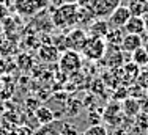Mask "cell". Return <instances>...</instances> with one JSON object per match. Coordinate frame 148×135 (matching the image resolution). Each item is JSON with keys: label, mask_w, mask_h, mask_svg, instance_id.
I'll use <instances>...</instances> for the list:
<instances>
[{"label": "cell", "mask_w": 148, "mask_h": 135, "mask_svg": "<svg viewBox=\"0 0 148 135\" xmlns=\"http://www.w3.org/2000/svg\"><path fill=\"white\" fill-rule=\"evenodd\" d=\"M35 119H36L41 126H43V124H49L55 119V113L49 107H46V105H40V107L35 108Z\"/></svg>", "instance_id": "13"}, {"label": "cell", "mask_w": 148, "mask_h": 135, "mask_svg": "<svg viewBox=\"0 0 148 135\" xmlns=\"http://www.w3.org/2000/svg\"><path fill=\"white\" fill-rule=\"evenodd\" d=\"M115 99H128V90L126 88H118V91L114 96Z\"/></svg>", "instance_id": "26"}, {"label": "cell", "mask_w": 148, "mask_h": 135, "mask_svg": "<svg viewBox=\"0 0 148 135\" xmlns=\"http://www.w3.org/2000/svg\"><path fill=\"white\" fill-rule=\"evenodd\" d=\"M120 71H121V77H120L121 85H129V83H132V82L137 79V76L140 74V68L137 66V65H134L132 61L125 63V65H123V68H120Z\"/></svg>", "instance_id": "9"}, {"label": "cell", "mask_w": 148, "mask_h": 135, "mask_svg": "<svg viewBox=\"0 0 148 135\" xmlns=\"http://www.w3.org/2000/svg\"><path fill=\"white\" fill-rule=\"evenodd\" d=\"M136 82H137V87H140L142 90H148V71H140Z\"/></svg>", "instance_id": "21"}, {"label": "cell", "mask_w": 148, "mask_h": 135, "mask_svg": "<svg viewBox=\"0 0 148 135\" xmlns=\"http://www.w3.org/2000/svg\"><path fill=\"white\" fill-rule=\"evenodd\" d=\"M131 19V11L126 5H120L115 11H112V14L109 16L107 22L110 28H123L126 25V22Z\"/></svg>", "instance_id": "5"}, {"label": "cell", "mask_w": 148, "mask_h": 135, "mask_svg": "<svg viewBox=\"0 0 148 135\" xmlns=\"http://www.w3.org/2000/svg\"><path fill=\"white\" fill-rule=\"evenodd\" d=\"M33 3L36 6V10H44L49 5V0H33Z\"/></svg>", "instance_id": "27"}, {"label": "cell", "mask_w": 148, "mask_h": 135, "mask_svg": "<svg viewBox=\"0 0 148 135\" xmlns=\"http://www.w3.org/2000/svg\"><path fill=\"white\" fill-rule=\"evenodd\" d=\"M131 61L134 65H137L139 68L147 66L148 65V50L145 47H140V49H137V50H134L131 54Z\"/></svg>", "instance_id": "17"}, {"label": "cell", "mask_w": 148, "mask_h": 135, "mask_svg": "<svg viewBox=\"0 0 148 135\" xmlns=\"http://www.w3.org/2000/svg\"><path fill=\"white\" fill-rule=\"evenodd\" d=\"M88 35L82 30V28H73L68 35H65L66 41V50H76L80 54V49L84 47Z\"/></svg>", "instance_id": "4"}, {"label": "cell", "mask_w": 148, "mask_h": 135, "mask_svg": "<svg viewBox=\"0 0 148 135\" xmlns=\"http://www.w3.org/2000/svg\"><path fill=\"white\" fill-rule=\"evenodd\" d=\"M2 88H3V80H2V77H0V91H2Z\"/></svg>", "instance_id": "31"}, {"label": "cell", "mask_w": 148, "mask_h": 135, "mask_svg": "<svg viewBox=\"0 0 148 135\" xmlns=\"http://www.w3.org/2000/svg\"><path fill=\"white\" fill-rule=\"evenodd\" d=\"M123 30L126 31L128 35H140L145 33V19L140 16H131V19L126 22V25L123 27Z\"/></svg>", "instance_id": "10"}, {"label": "cell", "mask_w": 148, "mask_h": 135, "mask_svg": "<svg viewBox=\"0 0 148 135\" xmlns=\"http://www.w3.org/2000/svg\"><path fill=\"white\" fill-rule=\"evenodd\" d=\"M38 58L43 63H58L60 50L52 44V42L41 44L40 47H38Z\"/></svg>", "instance_id": "6"}, {"label": "cell", "mask_w": 148, "mask_h": 135, "mask_svg": "<svg viewBox=\"0 0 148 135\" xmlns=\"http://www.w3.org/2000/svg\"><path fill=\"white\" fill-rule=\"evenodd\" d=\"M62 135H79V132L76 130V127H69L66 123H63V129H62Z\"/></svg>", "instance_id": "24"}, {"label": "cell", "mask_w": 148, "mask_h": 135, "mask_svg": "<svg viewBox=\"0 0 148 135\" xmlns=\"http://www.w3.org/2000/svg\"><path fill=\"white\" fill-rule=\"evenodd\" d=\"M14 10L17 11V14L21 16L30 17L38 11L36 6H35L33 0H14Z\"/></svg>", "instance_id": "12"}, {"label": "cell", "mask_w": 148, "mask_h": 135, "mask_svg": "<svg viewBox=\"0 0 148 135\" xmlns=\"http://www.w3.org/2000/svg\"><path fill=\"white\" fill-rule=\"evenodd\" d=\"M17 65H19L21 69L27 71V69H30V68L33 66V60L30 58V55H27V54H21V55H19V58H17Z\"/></svg>", "instance_id": "20"}, {"label": "cell", "mask_w": 148, "mask_h": 135, "mask_svg": "<svg viewBox=\"0 0 148 135\" xmlns=\"http://www.w3.org/2000/svg\"><path fill=\"white\" fill-rule=\"evenodd\" d=\"M60 135H62V134H60Z\"/></svg>", "instance_id": "35"}, {"label": "cell", "mask_w": 148, "mask_h": 135, "mask_svg": "<svg viewBox=\"0 0 148 135\" xmlns=\"http://www.w3.org/2000/svg\"><path fill=\"white\" fill-rule=\"evenodd\" d=\"M2 33H3V28H2V25H0V36H2Z\"/></svg>", "instance_id": "32"}, {"label": "cell", "mask_w": 148, "mask_h": 135, "mask_svg": "<svg viewBox=\"0 0 148 135\" xmlns=\"http://www.w3.org/2000/svg\"><path fill=\"white\" fill-rule=\"evenodd\" d=\"M104 3L107 5L109 11H110V14H112V11H115V10L121 5V0H104Z\"/></svg>", "instance_id": "23"}, {"label": "cell", "mask_w": 148, "mask_h": 135, "mask_svg": "<svg viewBox=\"0 0 148 135\" xmlns=\"http://www.w3.org/2000/svg\"><path fill=\"white\" fill-rule=\"evenodd\" d=\"M16 134L17 135H35L33 132V129H32L30 126H19V127H16Z\"/></svg>", "instance_id": "22"}, {"label": "cell", "mask_w": 148, "mask_h": 135, "mask_svg": "<svg viewBox=\"0 0 148 135\" xmlns=\"http://www.w3.org/2000/svg\"><path fill=\"white\" fill-rule=\"evenodd\" d=\"M145 132H147V134H148V127H147V130H145Z\"/></svg>", "instance_id": "33"}, {"label": "cell", "mask_w": 148, "mask_h": 135, "mask_svg": "<svg viewBox=\"0 0 148 135\" xmlns=\"http://www.w3.org/2000/svg\"><path fill=\"white\" fill-rule=\"evenodd\" d=\"M58 68L60 72L63 74H74L79 72L80 68H82V58L80 54L76 50H65L60 54L58 58Z\"/></svg>", "instance_id": "3"}, {"label": "cell", "mask_w": 148, "mask_h": 135, "mask_svg": "<svg viewBox=\"0 0 148 135\" xmlns=\"http://www.w3.org/2000/svg\"><path fill=\"white\" fill-rule=\"evenodd\" d=\"M84 135H109V130L101 124H95V126H90L84 132Z\"/></svg>", "instance_id": "19"}, {"label": "cell", "mask_w": 148, "mask_h": 135, "mask_svg": "<svg viewBox=\"0 0 148 135\" xmlns=\"http://www.w3.org/2000/svg\"><path fill=\"white\" fill-rule=\"evenodd\" d=\"M106 58H107V66L112 69H120L125 61H123V54L120 47H114V46H107V50H106Z\"/></svg>", "instance_id": "8"}, {"label": "cell", "mask_w": 148, "mask_h": 135, "mask_svg": "<svg viewBox=\"0 0 148 135\" xmlns=\"http://www.w3.org/2000/svg\"><path fill=\"white\" fill-rule=\"evenodd\" d=\"M106 50H107V42L101 38H91L88 36L84 44V47L80 49V54L85 58L91 60V61H98V60L104 58Z\"/></svg>", "instance_id": "2"}, {"label": "cell", "mask_w": 148, "mask_h": 135, "mask_svg": "<svg viewBox=\"0 0 148 135\" xmlns=\"http://www.w3.org/2000/svg\"><path fill=\"white\" fill-rule=\"evenodd\" d=\"M77 3H63V5L57 6L52 13V22L58 28H68L77 24Z\"/></svg>", "instance_id": "1"}, {"label": "cell", "mask_w": 148, "mask_h": 135, "mask_svg": "<svg viewBox=\"0 0 148 135\" xmlns=\"http://www.w3.org/2000/svg\"><path fill=\"white\" fill-rule=\"evenodd\" d=\"M63 129V121H57L54 119L49 124H43L40 129L35 132V135H60Z\"/></svg>", "instance_id": "14"}, {"label": "cell", "mask_w": 148, "mask_h": 135, "mask_svg": "<svg viewBox=\"0 0 148 135\" xmlns=\"http://www.w3.org/2000/svg\"><path fill=\"white\" fill-rule=\"evenodd\" d=\"M128 8H129V11H131V16H140L142 17V14L145 13V5L140 3L139 0H131Z\"/></svg>", "instance_id": "18"}, {"label": "cell", "mask_w": 148, "mask_h": 135, "mask_svg": "<svg viewBox=\"0 0 148 135\" xmlns=\"http://www.w3.org/2000/svg\"><path fill=\"white\" fill-rule=\"evenodd\" d=\"M125 38V30L123 28H110L107 33V36L104 38V41L107 42V46H114V47H120Z\"/></svg>", "instance_id": "15"}, {"label": "cell", "mask_w": 148, "mask_h": 135, "mask_svg": "<svg viewBox=\"0 0 148 135\" xmlns=\"http://www.w3.org/2000/svg\"><path fill=\"white\" fill-rule=\"evenodd\" d=\"M109 30H110V25H109L107 19H93V22L88 25V36L104 40Z\"/></svg>", "instance_id": "7"}, {"label": "cell", "mask_w": 148, "mask_h": 135, "mask_svg": "<svg viewBox=\"0 0 148 135\" xmlns=\"http://www.w3.org/2000/svg\"><path fill=\"white\" fill-rule=\"evenodd\" d=\"M140 47H142V36L140 35H128V33L125 35L123 42L120 46V49L126 54H132L134 50H137Z\"/></svg>", "instance_id": "11"}, {"label": "cell", "mask_w": 148, "mask_h": 135, "mask_svg": "<svg viewBox=\"0 0 148 135\" xmlns=\"http://www.w3.org/2000/svg\"><path fill=\"white\" fill-rule=\"evenodd\" d=\"M91 2L93 0H77V6H80V8H88L91 5Z\"/></svg>", "instance_id": "28"}, {"label": "cell", "mask_w": 148, "mask_h": 135, "mask_svg": "<svg viewBox=\"0 0 148 135\" xmlns=\"http://www.w3.org/2000/svg\"><path fill=\"white\" fill-rule=\"evenodd\" d=\"M62 3H77V0H62Z\"/></svg>", "instance_id": "30"}, {"label": "cell", "mask_w": 148, "mask_h": 135, "mask_svg": "<svg viewBox=\"0 0 148 135\" xmlns=\"http://www.w3.org/2000/svg\"><path fill=\"white\" fill-rule=\"evenodd\" d=\"M8 14H10L8 6H6L5 3H0V24H2L6 17H8Z\"/></svg>", "instance_id": "25"}, {"label": "cell", "mask_w": 148, "mask_h": 135, "mask_svg": "<svg viewBox=\"0 0 148 135\" xmlns=\"http://www.w3.org/2000/svg\"><path fill=\"white\" fill-rule=\"evenodd\" d=\"M145 68H147V71H148V65H147V66H145Z\"/></svg>", "instance_id": "34"}, {"label": "cell", "mask_w": 148, "mask_h": 135, "mask_svg": "<svg viewBox=\"0 0 148 135\" xmlns=\"http://www.w3.org/2000/svg\"><path fill=\"white\" fill-rule=\"evenodd\" d=\"M112 135H129L128 132H126V130L125 129H120V127H118V129L117 130H115V132L114 134H112Z\"/></svg>", "instance_id": "29"}, {"label": "cell", "mask_w": 148, "mask_h": 135, "mask_svg": "<svg viewBox=\"0 0 148 135\" xmlns=\"http://www.w3.org/2000/svg\"><path fill=\"white\" fill-rule=\"evenodd\" d=\"M121 110H123V113H125L126 116H131V118H132V116L139 115L140 104H139V101H136V99L128 97V99H125V102H123Z\"/></svg>", "instance_id": "16"}]
</instances>
